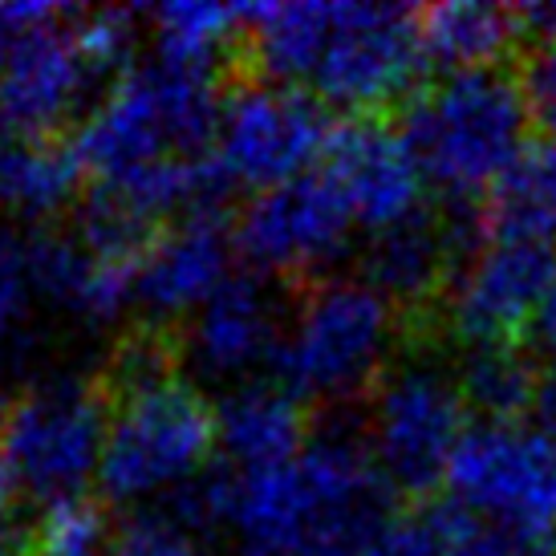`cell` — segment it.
Returning <instances> with one entry per match:
<instances>
[{"label": "cell", "mask_w": 556, "mask_h": 556, "mask_svg": "<svg viewBox=\"0 0 556 556\" xmlns=\"http://www.w3.org/2000/svg\"><path fill=\"white\" fill-rule=\"evenodd\" d=\"M459 525H464L459 508L427 504V508L390 511V520L378 528L366 556H451Z\"/></svg>", "instance_id": "obj_28"}, {"label": "cell", "mask_w": 556, "mask_h": 556, "mask_svg": "<svg viewBox=\"0 0 556 556\" xmlns=\"http://www.w3.org/2000/svg\"><path fill=\"white\" fill-rule=\"evenodd\" d=\"M488 236L556 248V142H536L492 187L483 207Z\"/></svg>", "instance_id": "obj_22"}, {"label": "cell", "mask_w": 556, "mask_h": 556, "mask_svg": "<svg viewBox=\"0 0 556 556\" xmlns=\"http://www.w3.org/2000/svg\"><path fill=\"white\" fill-rule=\"evenodd\" d=\"M114 556H200V532L170 504L135 508L114 532Z\"/></svg>", "instance_id": "obj_30"}, {"label": "cell", "mask_w": 556, "mask_h": 556, "mask_svg": "<svg viewBox=\"0 0 556 556\" xmlns=\"http://www.w3.org/2000/svg\"><path fill=\"white\" fill-rule=\"evenodd\" d=\"M422 65L418 13L399 4H333L309 90L321 106L374 114L406 98Z\"/></svg>", "instance_id": "obj_10"}, {"label": "cell", "mask_w": 556, "mask_h": 556, "mask_svg": "<svg viewBox=\"0 0 556 556\" xmlns=\"http://www.w3.org/2000/svg\"><path fill=\"white\" fill-rule=\"evenodd\" d=\"M9 151H13V139L4 135V123H0V167H4V159H9Z\"/></svg>", "instance_id": "obj_38"}, {"label": "cell", "mask_w": 556, "mask_h": 556, "mask_svg": "<svg viewBox=\"0 0 556 556\" xmlns=\"http://www.w3.org/2000/svg\"><path fill=\"white\" fill-rule=\"evenodd\" d=\"M9 382H4V366H0V427H4V418H9Z\"/></svg>", "instance_id": "obj_37"}, {"label": "cell", "mask_w": 556, "mask_h": 556, "mask_svg": "<svg viewBox=\"0 0 556 556\" xmlns=\"http://www.w3.org/2000/svg\"><path fill=\"white\" fill-rule=\"evenodd\" d=\"M74 33H78L81 49L98 78H123L135 70V49H139V13L130 9H93V13L74 16Z\"/></svg>", "instance_id": "obj_29"}, {"label": "cell", "mask_w": 556, "mask_h": 556, "mask_svg": "<svg viewBox=\"0 0 556 556\" xmlns=\"http://www.w3.org/2000/svg\"><path fill=\"white\" fill-rule=\"evenodd\" d=\"M139 256H110L81 240L78 232L33 236V280L41 305L74 321L102 329L126 309H135Z\"/></svg>", "instance_id": "obj_17"}, {"label": "cell", "mask_w": 556, "mask_h": 556, "mask_svg": "<svg viewBox=\"0 0 556 556\" xmlns=\"http://www.w3.org/2000/svg\"><path fill=\"white\" fill-rule=\"evenodd\" d=\"M471 228L464 219L451 224V219L434 216H415L387 228V232L370 236L366 244V280H370L378 293L394 301V305H422L431 301L439 289L451 285V264L455 252L464 244H471Z\"/></svg>", "instance_id": "obj_18"}, {"label": "cell", "mask_w": 556, "mask_h": 556, "mask_svg": "<svg viewBox=\"0 0 556 556\" xmlns=\"http://www.w3.org/2000/svg\"><path fill=\"white\" fill-rule=\"evenodd\" d=\"M451 556H556V544L525 541V536H516V532L479 525V520L464 516L459 536L451 544Z\"/></svg>", "instance_id": "obj_33"}, {"label": "cell", "mask_w": 556, "mask_h": 556, "mask_svg": "<svg viewBox=\"0 0 556 556\" xmlns=\"http://www.w3.org/2000/svg\"><path fill=\"white\" fill-rule=\"evenodd\" d=\"M525 33L520 13L504 4H483V0H443L418 16V37L422 53L447 74H476L495 70V62L516 46Z\"/></svg>", "instance_id": "obj_20"}, {"label": "cell", "mask_w": 556, "mask_h": 556, "mask_svg": "<svg viewBox=\"0 0 556 556\" xmlns=\"http://www.w3.org/2000/svg\"><path fill=\"white\" fill-rule=\"evenodd\" d=\"M333 21V4L296 0V4H248V49L264 81L277 86H309L321 62L325 33Z\"/></svg>", "instance_id": "obj_21"}, {"label": "cell", "mask_w": 556, "mask_h": 556, "mask_svg": "<svg viewBox=\"0 0 556 556\" xmlns=\"http://www.w3.org/2000/svg\"><path fill=\"white\" fill-rule=\"evenodd\" d=\"M443 483L451 504L479 525L556 544V439L536 427H471Z\"/></svg>", "instance_id": "obj_7"}, {"label": "cell", "mask_w": 556, "mask_h": 556, "mask_svg": "<svg viewBox=\"0 0 556 556\" xmlns=\"http://www.w3.org/2000/svg\"><path fill=\"white\" fill-rule=\"evenodd\" d=\"M236 236L216 216H191L151 236L139 256L135 305L151 321H179L236 280Z\"/></svg>", "instance_id": "obj_16"}, {"label": "cell", "mask_w": 556, "mask_h": 556, "mask_svg": "<svg viewBox=\"0 0 556 556\" xmlns=\"http://www.w3.org/2000/svg\"><path fill=\"white\" fill-rule=\"evenodd\" d=\"M325 159H329L325 175L338 187L357 228L378 236L422 216L427 175L402 130L378 118L345 123L333 135V147Z\"/></svg>", "instance_id": "obj_14"}, {"label": "cell", "mask_w": 556, "mask_h": 556, "mask_svg": "<svg viewBox=\"0 0 556 556\" xmlns=\"http://www.w3.org/2000/svg\"><path fill=\"white\" fill-rule=\"evenodd\" d=\"M0 556H33V548H13V544H0Z\"/></svg>", "instance_id": "obj_39"}, {"label": "cell", "mask_w": 556, "mask_h": 556, "mask_svg": "<svg viewBox=\"0 0 556 556\" xmlns=\"http://www.w3.org/2000/svg\"><path fill=\"white\" fill-rule=\"evenodd\" d=\"M74 16L65 9L37 29L0 37V123L25 139H49L78 118L102 81L74 33Z\"/></svg>", "instance_id": "obj_13"}, {"label": "cell", "mask_w": 556, "mask_h": 556, "mask_svg": "<svg viewBox=\"0 0 556 556\" xmlns=\"http://www.w3.org/2000/svg\"><path fill=\"white\" fill-rule=\"evenodd\" d=\"M402 135L427 184L443 195L455 203L492 195V187L528 151L520 81L500 70L443 74L410 102Z\"/></svg>", "instance_id": "obj_3"}, {"label": "cell", "mask_w": 556, "mask_h": 556, "mask_svg": "<svg viewBox=\"0 0 556 556\" xmlns=\"http://www.w3.org/2000/svg\"><path fill=\"white\" fill-rule=\"evenodd\" d=\"M216 434L232 471H264L296 459L313 434L293 390L244 382L216 406Z\"/></svg>", "instance_id": "obj_19"}, {"label": "cell", "mask_w": 556, "mask_h": 556, "mask_svg": "<svg viewBox=\"0 0 556 556\" xmlns=\"http://www.w3.org/2000/svg\"><path fill=\"white\" fill-rule=\"evenodd\" d=\"M114 532L106 508L90 495H70L41 508L33 528V556H114Z\"/></svg>", "instance_id": "obj_27"}, {"label": "cell", "mask_w": 556, "mask_h": 556, "mask_svg": "<svg viewBox=\"0 0 556 556\" xmlns=\"http://www.w3.org/2000/svg\"><path fill=\"white\" fill-rule=\"evenodd\" d=\"M532 410H536V418H541V431L548 434V439H556V357H553V366H548V370H541Z\"/></svg>", "instance_id": "obj_34"}, {"label": "cell", "mask_w": 556, "mask_h": 556, "mask_svg": "<svg viewBox=\"0 0 556 556\" xmlns=\"http://www.w3.org/2000/svg\"><path fill=\"white\" fill-rule=\"evenodd\" d=\"M41 305L33 280V236L0 224V366L9 370L16 354L29 350V321Z\"/></svg>", "instance_id": "obj_26"}, {"label": "cell", "mask_w": 556, "mask_h": 556, "mask_svg": "<svg viewBox=\"0 0 556 556\" xmlns=\"http://www.w3.org/2000/svg\"><path fill=\"white\" fill-rule=\"evenodd\" d=\"M219 110L224 98L212 74L155 58L110 81V90L86 110L74 151L98 187H118L167 159L212 155Z\"/></svg>", "instance_id": "obj_2"}, {"label": "cell", "mask_w": 556, "mask_h": 556, "mask_svg": "<svg viewBox=\"0 0 556 556\" xmlns=\"http://www.w3.org/2000/svg\"><path fill=\"white\" fill-rule=\"evenodd\" d=\"M16 500H21V483H16L13 467L4 464V455H0V528L13 520Z\"/></svg>", "instance_id": "obj_36"}, {"label": "cell", "mask_w": 556, "mask_h": 556, "mask_svg": "<svg viewBox=\"0 0 556 556\" xmlns=\"http://www.w3.org/2000/svg\"><path fill=\"white\" fill-rule=\"evenodd\" d=\"M285 309L264 280L236 277L187 321L184 357L203 382L244 387L264 366H277L285 345Z\"/></svg>", "instance_id": "obj_15"}, {"label": "cell", "mask_w": 556, "mask_h": 556, "mask_svg": "<svg viewBox=\"0 0 556 556\" xmlns=\"http://www.w3.org/2000/svg\"><path fill=\"white\" fill-rule=\"evenodd\" d=\"M219 447L216 406L200 387L167 378L159 387L123 394L110 415L102 492L126 508L167 504L170 495L207 476V459Z\"/></svg>", "instance_id": "obj_5"}, {"label": "cell", "mask_w": 556, "mask_h": 556, "mask_svg": "<svg viewBox=\"0 0 556 556\" xmlns=\"http://www.w3.org/2000/svg\"><path fill=\"white\" fill-rule=\"evenodd\" d=\"M467 399L459 378L431 357L390 366L366 418V443L390 488L427 492L443 483L467 439Z\"/></svg>", "instance_id": "obj_8"}, {"label": "cell", "mask_w": 556, "mask_h": 556, "mask_svg": "<svg viewBox=\"0 0 556 556\" xmlns=\"http://www.w3.org/2000/svg\"><path fill=\"white\" fill-rule=\"evenodd\" d=\"M86 179V167L74 147H62L53 139H25L13 142V151L0 167V207L16 219L62 216L78 200V187Z\"/></svg>", "instance_id": "obj_23"}, {"label": "cell", "mask_w": 556, "mask_h": 556, "mask_svg": "<svg viewBox=\"0 0 556 556\" xmlns=\"http://www.w3.org/2000/svg\"><path fill=\"white\" fill-rule=\"evenodd\" d=\"M387 520L366 431L325 427L289 464L228 471V528L256 556H366Z\"/></svg>", "instance_id": "obj_1"}, {"label": "cell", "mask_w": 556, "mask_h": 556, "mask_svg": "<svg viewBox=\"0 0 556 556\" xmlns=\"http://www.w3.org/2000/svg\"><path fill=\"white\" fill-rule=\"evenodd\" d=\"M333 123L317 98L296 86L252 81L224 98L212 142V159L228 184L268 191L313 175V163L329 155Z\"/></svg>", "instance_id": "obj_9"}, {"label": "cell", "mask_w": 556, "mask_h": 556, "mask_svg": "<svg viewBox=\"0 0 556 556\" xmlns=\"http://www.w3.org/2000/svg\"><path fill=\"white\" fill-rule=\"evenodd\" d=\"M175 378V350L170 341L159 333V325L139 329L130 338L118 341V350L110 357V382L118 387V394H135V390L159 387Z\"/></svg>", "instance_id": "obj_31"}, {"label": "cell", "mask_w": 556, "mask_h": 556, "mask_svg": "<svg viewBox=\"0 0 556 556\" xmlns=\"http://www.w3.org/2000/svg\"><path fill=\"white\" fill-rule=\"evenodd\" d=\"M516 81L528 110V126H536L544 142H556V41L532 49Z\"/></svg>", "instance_id": "obj_32"}, {"label": "cell", "mask_w": 556, "mask_h": 556, "mask_svg": "<svg viewBox=\"0 0 556 556\" xmlns=\"http://www.w3.org/2000/svg\"><path fill=\"white\" fill-rule=\"evenodd\" d=\"M556 285V248L492 236L479 244L447 285V325L467 350L508 345L532 329Z\"/></svg>", "instance_id": "obj_12"}, {"label": "cell", "mask_w": 556, "mask_h": 556, "mask_svg": "<svg viewBox=\"0 0 556 556\" xmlns=\"http://www.w3.org/2000/svg\"><path fill=\"white\" fill-rule=\"evenodd\" d=\"M244 556H256V553H244Z\"/></svg>", "instance_id": "obj_40"}, {"label": "cell", "mask_w": 556, "mask_h": 556, "mask_svg": "<svg viewBox=\"0 0 556 556\" xmlns=\"http://www.w3.org/2000/svg\"><path fill=\"white\" fill-rule=\"evenodd\" d=\"M354 216L329 175L256 191L236 224V252L261 277H321L354 244Z\"/></svg>", "instance_id": "obj_11"}, {"label": "cell", "mask_w": 556, "mask_h": 556, "mask_svg": "<svg viewBox=\"0 0 556 556\" xmlns=\"http://www.w3.org/2000/svg\"><path fill=\"white\" fill-rule=\"evenodd\" d=\"M399 305L362 277H325L293 309L277 357L280 387L325 406L354 402L390 374Z\"/></svg>", "instance_id": "obj_4"}, {"label": "cell", "mask_w": 556, "mask_h": 556, "mask_svg": "<svg viewBox=\"0 0 556 556\" xmlns=\"http://www.w3.org/2000/svg\"><path fill=\"white\" fill-rule=\"evenodd\" d=\"M532 338H536V345H541L544 354L556 357V285L553 293H548V301L541 305V313H536V321H532Z\"/></svg>", "instance_id": "obj_35"}, {"label": "cell", "mask_w": 556, "mask_h": 556, "mask_svg": "<svg viewBox=\"0 0 556 556\" xmlns=\"http://www.w3.org/2000/svg\"><path fill=\"white\" fill-rule=\"evenodd\" d=\"M147 16L159 41V62L212 74V78H216V65L228 58V49L248 37V4L179 0Z\"/></svg>", "instance_id": "obj_24"}, {"label": "cell", "mask_w": 556, "mask_h": 556, "mask_svg": "<svg viewBox=\"0 0 556 556\" xmlns=\"http://www.w3.org/2000/svg\"><path fill=\"white\" fill-rule=\"evenodd\" d=\"M110 415L102 390L74 374L49 378L16 399L0 427V455L21 492L41 504L86 495L102 476Z\"/></svg>", "instance_id": "obj_6"}, {"label": "cell", "mask_w": 556, "mask_h": 556, "mask_svg": "<svg viewBox=\"0 0 556 556\" xmlns=\"http://www.w3.org/2000/svg\"><path fill=\"white\" fill-rule=\"evenodd\" d=\"M455 378L467 399V410H479L488 422H516V415L536 402L541 370L516 341H508V345L467 350Z\"/></svg>", "instance_id": "obj_25"}]
</instances>
